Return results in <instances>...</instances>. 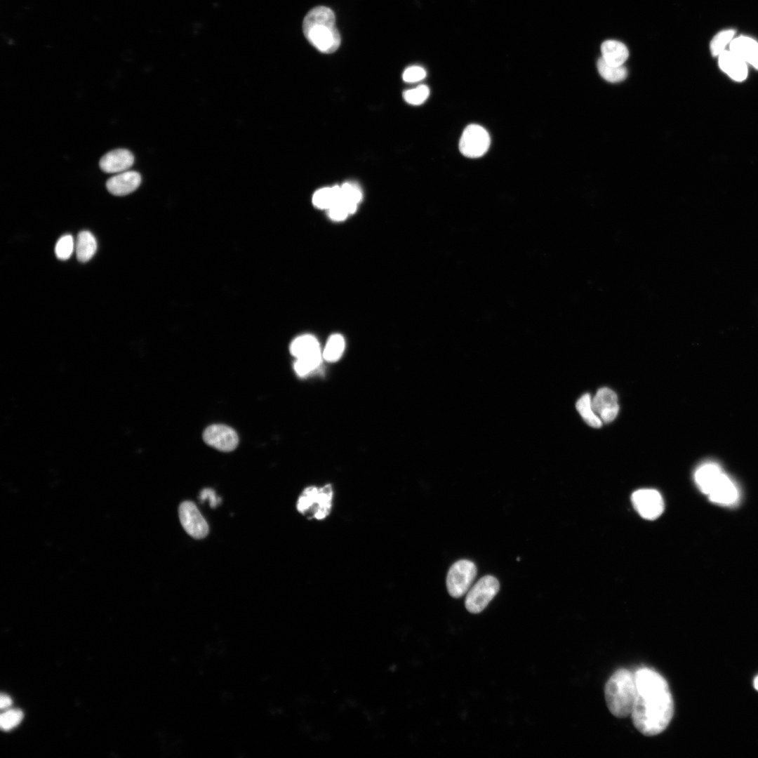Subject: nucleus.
Instances as JSON below:
<instances>
[{
    "label": "nucleus",
    "instance_id": "9b49d317",
    "mask_svg": "<svg viewBox=\"0 0 758 758\" xmlns=\"http://www.w3.org/2000/svg\"><path fill=\"white\" fill-rule=\"evenodd\" d=\"M707 496L715 504L733 506L740 500V492L733 479L724 472Z\"/></svg>",
    "mask_w": 758,
    "mask_h": 758
},
{
    "label": "nucleus",
    "instance_id": "f3484780",
    "mask_svg": "<svg viewBox=\"0 0 758 758\" xmlns=\"http://www.w3.org/2000/svg\"><path fill=\"white\" fill-rule=\"evenodd\" d=\"M729 50L758 69V43L753 39L745 36L736 37L730 43Z\"/></svg>",
    "mask_w": 758,
    "mask_h": 758
},
{
    "label": "nucleus",
    "instance_id": "5701e85b",
    "mask_svg": "<svg viewBox=\"0 0 758 758\" xmlns=\"http://www.w3.org/2000/svg\"><path fill=\"white\" fill-rule=\"evenodd\" d=\"M340 194V186L324 187L314 194L312 202L319 208L328 210L339 199Z\"/></svg>",
    "mask_w": 758,
    "mask_h": 758
},
{
    "label": "nucleus",
    "instance_id": "412c9836",
    "mask_svg": "<svg viewBox=\"0 0 758 758\" xmlns=\"http://www.w3.org/2000/svg\"><path fill=\"white\" fill-rule=\"evenodd\" d=\"M361 197V192L357 185L346 182L340 187V197L337 201L344 204L351 214L355 212Z\"/></svg>",
    "mask_w": 758,
    "mask_h": 758
},
{
    "label": "nucleus",
    "instance_id": "ddd939ff",
    "mask_svg": "<svg viewBox=\"0 0 758 758\" xmlns=\"http://www.w3.org/2000/svg\"><path fill=\"white\" fill-rule=\"evenodd\" d=\"M133 154L125 149H117L106 153L100 160V167L105 173H119L132 166Z\"/></svg>",
    "mask_w": 758,
    "mask_h": 758
},
{
    "label": "nucleus",
    "instance_id": "f704fd0d",
    "mask_svg": "<svg viewBox=\"0 0 758 758\" xmlns=\"http://www.w3.org/2000/svg\"><path fill=\"white\" fill-rule=\"evenodd\" d=\"M754 686L758 691V675L754 678Z\"/></svg>",
    "mask_w": 758,
    "mask_h": 758
},
{
    "label": "nucleus",
    "instance_id": "aec40b11",
    "mask_svg": "<svg viewBox=\"0 0 758 758\" xmlns=\"http://www.w3.org/2000/svg\"><path fill=\"white\" fill-rule=\"evenodd\" d=\"M291 354L297 359L320 352L319 345L315 337L304 335L296 338L291 344Z\"/></svg>",
    "mask_w": 758,
    "mask_h": 758
},
{
    "label": "nucleus",
    "instance_id": "f03ea898",
    "mask_svg": "<svg viewBox=\"0 0 758 758\" xmlns=\"http://www.w3.org/2000/svg\"><path fill=\"white\" fill-rule=\"evenodd\" d=\"M302 31L307 40L321 53H332L340 45L341 37L335 25V14L328 7L319 6L312 8L303 20Z\"/></svg>",
    "mask_w": 758,
    "mask_h": 758
},
{
    "label": "nucleus",
    "instance_id": "f8f14e48",
    "mask_svg": "<svg viewBox=\"0 0 758 758\" xmlns=\"http://www.w3.org/2000/svg\"><path fill=\"white\" fill-rule=\"evenodd\" d=\"M594 411L602 420L609 423L618 415L619 406L616 394L608 387L600 388L592 399Z\"/></svg>",
    "mask_w": 758,
    "mask_h": 758
},
{
    "label": "nucleus",
    "instance_id": "cd10ccee",
    "mask_svg": "<svg viewBox=\"0 0 758 758\" xmlns=\"http://www.w3.org/2000/svg\"><path fill=\"white\" fill-rule=\"evenodd\" d=\"M74 249L75 244L73 237L70 234H65L58 240L55 247V253L58 259L65 260L71 257Z\"/></svg>",
    "mask_w": 758,
    "mask_h": 758
},
{
    "label": "nucleus",
    "instance_id": "473e14b6",
    "mask_svg": "<svg viewBox=\"0 0 758 758\" xmlns=\"http://www.w3.org/2000/svg\"><path fill=\"white\" fill-rule=\"evenodd\" d=\"M199 499L201 502L208 500L211 508H215L221 503V498L217 496L215 491L211 488L203 489L200 492Z\"/></svg>",
    "mask_w": 758,
    "mask_h": 758
},
{
    "label": "nucleus",
    "instance_id": "423d86ee",
    "mask_svg": "<svg viewBox=\"0 0 758 758\" xmlns=\"http://www.w3.org/2000/svg\"><path fill=\"white\" fill-rule=\"evenodd\" d=\"M500 589L498 579L491 575L481 578L467 592L465 605L472 613L481 612L494 598Z\"/></svg>",
    "mask_w": 758,
    "mask_h": 758
},
{
    "label": "nucleus",
    "instance_id": "7c9ffc66",
    "mask_svg": "<svg viewBox=\"0 0 758 758\" xmlns=\"http://www.w3.org/2000/svg\"><path fill=\"white\" fill-rule=\"evenodd\" d=\"M426 77V71L420 66H411L405 69L402 78L406 82L413 83L421 81Z\"/></svg>",
    "mask_w": 758,
    "mask_h": 758
},
{
    "label": "nucleus",
    "instance_id": "6ab92c4d",
    "mask_svg": "<svg viewBox=\"0 0 758 758\" xmlns=\"http://www.w3.org/2000/svg\"><path fill=\"white\" fill-rule=\"evenodd\" d=\"M97 250V241L93 234L88 231H82L77 236L75 244L77 258L81 262L91 260Z\"/></svg>",
    "mask_w": 758,
    "mask_h": 758
},
{
    "label": "nucleus",
    "instance_id": "f257e3e1",
    "mask_svg": "<svg viewBox=\"0 0 758 758\" xmlns=\"http://www.w3.org/2000/svg\"><path fill=\"white\" fill-rule=\"evenodd\" d=\"M637 694L630 714L634 727L643 735L655 736L669 725L674 702L666 679L654 670L641 667L634 672Z\"/></svg>",
    "mask_w": 758,
    "mask_h": 758
},
{
    "label": "nucleus",
    "instance_id": "4468645a",
    "mask_svg": "<svg viewBox=\"0 0 758 758\" xmlns=\"http://www.w3.org/2000/svg\"><path fill=\"white\" fill-rule=\"evenodd\" d=\"M141 176L134 171H126L117 173L106 182L108 191L116 196L127 195L135 191L140 185Z\"/></svg>",
    "mask_w": 758,
    "mask_h": 758
},
{
    "label": "nucleus",
    "instance_id": "20e7f679",
    "mask_svg": "<svg viewBox=\"0 0 758 758\" xmlns=\"http://www.w3.org/2000/svg\"><path fill=\"white\" fill-rule=\"evenodd\" d=\"M334 495L330 483L321 486H308L298 496L296 510L309 520L323 521L331 513Z\"/></svg>",
    "mask_w": 758,
    "mask_h": 758
},
{
    "label": "nucleus",
    "instance_id": "6e6552de",
    "mask_svg": "<svg viewBox=\"0 0 758 758\" xmlns=\"http://www.w3.org/2000/svg\"><path fill=\"white\" fill-rule=\"evenodd\" d=\"M631 500L639 515L648 520L657 519L664 510L663 499L654 489L637 490L632 493Z\"/></svg>",
    "mask_w": 758,
    "mask_h": 758
},
{
    "label": "nucleus",
    "instance_id": "1a4fd4ad",
    "mask_svg": "<svg viewBox=\"0 0 758 758\" xmlns=\"http://www.w3.org/2000/svg\"><path fill=\"white\" fill-rule=\"evenodd\" d=\"M179 519L185 531L194 538H203L208 533V526L197 506L190 501L179 507Z\"/></svg>",
    "mask_w": 758,
    "mask_h": 758
},
{
    "label": "nucleus",
    "instance_id": "c85d7f7f",
    "mask_svg": "<svg viewBox=\"0 0 758 758\" xmlns=\"http://www.w3.org/2000/svg\"><path fill=\"white\" fill-rule=\"evenodd\" d=\"M429 95V88L425 85H420L416 88L405 91L404 98L411 105H419L427 99Z\"/></svg>",
    "mask_w": 758,
    "mask_h": 758
},
{
    "label": "nucleus",
    "instance_id": "7ed1b4c3",
    "mask_svg": "<svg viewBox=\"0 0 758 758\" xmlns=\"http://www.w3.org/2000/svg\"><path fill=\"white\" fill-rule=\"evenodd\" d=\"M637 694L634 673L625 668L616 670L608 679L604 696L610 712L627 717L632 712Z\"/></svg>",
    "mask_w": 758,
    "mask_h": 758
},
{
    "label": "nucleus",
    "instance_id": "2eb2a0df",
    "mask_svg": "<svg viewBox=\"0 0 758 758\" xmlns=\"http://www.w3.org/2000/svg\"><path fill=\"white\" fill-rule=\"evenodd\" d=\"M724 472V471L718 463L708 460L701 463L696 468L693 478L699 490L707 495Z\"/></svg>",
    "mask_w": 758,
    "mask_h": 758
},
{
    "label": "nucleus",
    "instance_id": "bb28decb",
    "mask_svg": "<svg viewBox=\"0 0 758 758\" xmlns=\"http://www.w3.org/2000/svg\"><path fill=\"white\" fill-rule=\"evenodd\" d=\"M735 31L733 29L724 30L714 36L710 43V51L714 56L719 55L726 49L734 39Z\"/></svg>",
    "mask_w": 758,
    "mask_h": 758
},
{
    "label": "nucleus",
    "instance_id": "a211bd4d",
    "mask_svg": "<svg viewBox=\"0 0 758 758\" xmlns=\"http://www.w3.org/2000/svg\"><path fill=\"white\" fill-rule=\"evenodd\" d=\"M601 51V58L607 63L616 66L623 65L629 56L625 45L616 40H606L603 42Z\"/></svg>",
    "mask_w": 758,
    "mask_h": 758
},
{
    "label": "nucleus",
    "instance_id": "72a5a7b5",
    "mask_svg": "<svg viewBox=\"0 0 758 758\" xmlns=\"http://www.w3.org/2000/svg\"><path fill=\"white\" fill-rule=\"evenodd\" d=\"M11 705H12L11 698L9 696H6V695L1 694V698H0L1 708V709H6V708H8V707H10Z\"/></svg>",
    "mask_w": 758,
    "mask_h": 758
},
{
    "label": "nucleus",
    "instance_id": "a878e982",
    "mask_svg": "<svg viewBox=\"0 0 758 758\" xmlns=\"http://www.w3.org/2000/svg\"><path fill=\"white\" fill-rule=\"evenodd\" d=\"M321 360V351L313 354L297 359L294 369L298 375L304 376L316 368Z\"/></svg>",
    "mask_w": 758,
    "mask_h": 758
},
{
    "label": "nucleus",
    "instance_id": "2f4dec72",
    "mask_svg": "<svg viewBox=\"0 0 758 758\" xmlns=\"http://www.w3.org/2000/svg\"><path fill=\"white\" fill-rule=\"evenodd\" d=\"M350 212L347 207L340 201L335 202L329 209L328 215L330 218L335 220H343L345 219Z\"/></svg>",
    "mask_w": 758,
    "mask_h": 758
},
{
    "label": "nucleus",
    "instance_id": "c756f323",
    "mask_svg": "<svg viewBox=\"0 0 758 758\" xmlns=\"http://www.w3.org/2000/svg\"><path fill=\"white\" fill-rule=\"evenodd\" d=\"M23 718V713L20 710H10L1 714L0 718L1 728L5 731L12 729L17 726Z\"/></svg>",
    "mask_w": 758,
    "mask_h": 758
},
{
    "label": "nucleus",
    "instance_id": "b1692460",
    "mask_svg": "<svg viewBox=\"0 0 758 758\" xmlns=\"http://www.w3.org/2000/svg\"><path fill=\"white\" fill-rule=\"evenodd\" d=\"M597 66L599 74L609 82H620L627 76V70L623 65H610L601 58L598 60Z\"/></svg>",
    "mask_w": 758,
    "mask_h": 758
},
{
    "label": "nucleus",
    "instance_id": "dca6fc26",
    "mask_svg": "<svg viewBox=\"0 0 758 758\" xmlns=\"http://www.w3.org/2000/svg\"><path fill=\"white\" fill-rule=\"evenodd\" d=\"M719 65L735 81H742L747 77V62L731 50H725L719 55Z\"/></svg>",
    "mask_w": 758,
    "mask_h": 758
},
{
    "label": "nucleus",
    "instance_id": "393cba45",
    "mask_svg": "<svg viewBox=\"0 0 758 758\" xmlns=\"http://www.w3.org/2000/svg\"><path fill=\"white\" fill-rule=\"evenodd\" d=\"M345 349V340L339 334L332 335L327 341L323 352V357L328 361H335L340 359Z\"/></svg>",
    "mask_w": 758,
    "mask_h": 758
},
{
    "label": "nucleus",
    "instance_id": "4be33fe9",
    "mask_svg": "<svg viewBox=\"0 0 758 758\" xmlns=\"http://www.w3.org/2000/svg\"><path fill=\"white\" fill-rule=\"evenodd\" d=\"M576 407L583 419L592 427H600L602 420L595 413L592 405V398L589 394H583L577 401Z\"/></svg>",
    "mask_w": 758,
    "mask_h": 758
},
{
    "label": "nucleus",
    "instance_id": "9d476101",
    "mask_svg": "<svg viewBox=\"0 0 758 758\" xmlns=\"http://www.w3.org/2000/svg\"><path fill=\"white\" fill-rule=\"evenodd\" d=\"M204 441L209 446L222 451H231L239 443L237 432L230 427L216 424L208 427L204 432Z\"/></svg>",
    "mask_w": 758,
    "mask_h": 758
},
{
    "label": "nucleus",
    "instance_id": "0eeeda50",
    "mask_svg": "<svg viewBox=\"0 0 758 758\" xmlns=\"http://www.w3.org/2000/svg\"><path fill=\"white\" fill-rule=\"evenodd\" d=\"M490 142V135L484 128L477 124H470L462 133L459 149L466 157L478 158L487 152Z\"/></svg>",
    "mask_w": 758,
    "mask_h": 758
},
{
    "label": "nucleus",
    "instance_id": "39448f33",
    "mask_svg": "<svg viewBox=\"0 0 758 758\" xmlns=\"http://www.w3.org/2000/svg\"><path fill=\"white\" fill-rule=\"evenodd\" d=\"M477 573V566L473 561L467 559L456 561L450 567L446 576L448 594L454 598L463 596L470 589Z\"/></svg>",
    "mask_w": 758,
    "mask_h": 758
}]
</instances>
